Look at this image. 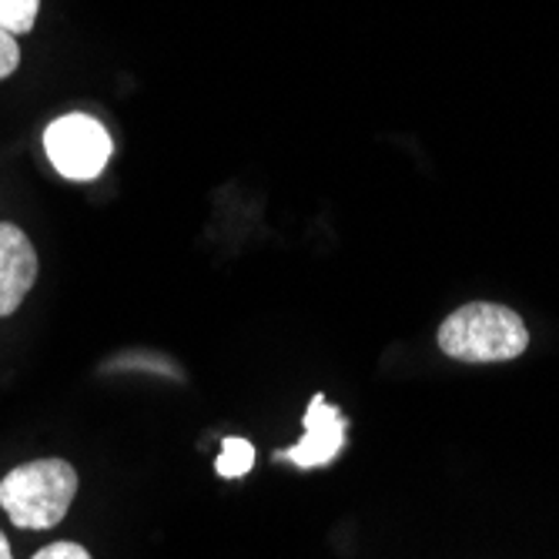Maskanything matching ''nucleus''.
Listing matches in <instances>:
<instances>
[{
  "label": "nucleus",
  "mask_w": 559,
  "mask_h": 559,
  "mask_svg": "<svg viewBox=\"0 0 559 559\" xmlns=\"http://www.w3.org/2000/svg\"><path fill=\"white\" fill-rule=\"evenodd\" d=\"M530 345L526 322L492 301H469L439 325V348L455 362H510Z\"/></svg>",
  "instance_id": "1"
},
{
  "label": "nucleus",
  "mask_w": 559,
  "mask_h": 559,
  "mask_svg": "<svg viewBox=\"0 0 559 559\" xmlns=\"http://www.w3.org/2000/svg\"><path fill=\"white\" fill-rule=\"evenodd\" d=\"M78 492V473L64 460H34L0 479V506L21 530L58 526Z\"/></svg>",
  "instance_id": "2"
},
{
  "label": "nucleus",
  "mask_w": 559,
  "mask_h": 559,
  "mask_svg": "<svg viewBox=\"0 0 559 559\" xmlns=\"http://www.w3.org/2000/svg\"><path fill=\"white\" fill-rule=\"evenodd\" d=\"M44 151L68 181H91L105 171L111 158V134L87 115H64L47 124Z\"/></svg>",
  "instance_id": "3"
},
{
  "label": "nucleus",
  "mask_w": 559,
  "mask_h": 559,
  "mask_svg": "<svg viewBox=\"0 0 559 559\" xmlns=\"http://www.w3.org/2000/svg\"><path fill=\"white\" fill-rule=\"evenodd\" d=\"M345 416L338 405H332L322 392L312 395L309 409H305V436L292 449H278L275 460L295 463L298 469H319L338 460L345 449Z\"/></svg>",
  "instance_id": "4"
},
{
  "label": "nucleus",
  "mask_w": 559,
  "mask_h": 559,
  "mask_svg": "<svg viewBox=\"0 0 559 559\" xmlns=\"http://www.w3.org/2000/svg\"><path fill=\"white\" fill-rule=\"evenodd\" d=\"M34 278H37V251L31 238L17 225L0 222V319L21 309Z\"/></svg>",
  "instance_id": "5"
},
{
  "label": "nucleus",
  "mask_w": 559,
  "mask_h": 559,
  "mask_svg": "<svg viewBox=\"0 0 559 559\" xmlns=\"http://www.w3.org/2000/svg\"><path fill=\"white\" fill-rule=\"evenodd\" d=\"M251 466H255V445L248 439H225L222 455L215 460V473L222 479H241L251 473Z\"/></svg>",
  "instance_id": "6"
},
{
  "label": "nucleus",
  "mask_w": 559,
  "mask_h": 559,
  "mask_svg": "<svg viewBox=\"0 0 559 559\" xmlns=\"http://www.w3.org/2000/svg\"><path fill=\"white\" fill-rule=\"evenodd\" d=\"M40 0H0V31H8L14 37L31 34L37 24Z\"/></svg>",
  "instance_id": "7"
},
{
  "label": "nucleus",
  "mask_w": 559,
  "mask_h": 559,
  "mask_svg": "<svg viewBox=\"0 0 559 559\" xmlns=\"http://www.w3.org/2000/svg\"><path fill=\"white\" fill-rule=\"evenodd\" d=\"M21 64V47H17V37L0 31V81L11 78Z\"/></svg>",
  "instance_id": "8"
},
{
  "label": "nucleus",
  "mask_w": 559,
  "mask_h": 559,
  "mask_svg": "<svg viewBox=\"0 0 559 559\" xmlns=\"http://www.w3.org/2000/svg\"><path fill=\"white\" fill-rule=\"evenodd\" d=\"M34 559H91V552L78 543H55V546H44Z\"/></svg>",
  "instance_id": "9"
},
{
  "label": "nucleus",
  "mask_w": 559,
  "mask_h": 559,
  "mask_svg": "<svg viewBox=\"0 0 559 559\" xmlns=\"http://www.w3.org/2000/svg\"><path fill=\"white\" fill-rule=\"evenodd\" d=\"M0 559H14L11 543H8V536H4V533H0Z\"/></svg>",
  "instance_id": "10"
}]
</instances>
